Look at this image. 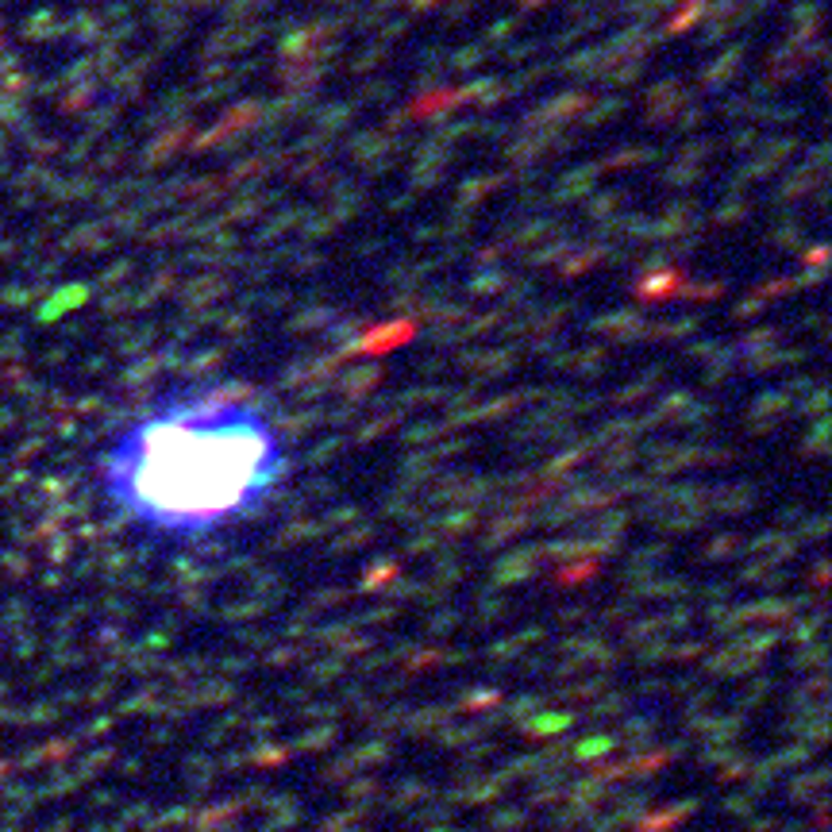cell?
<instances>
[{
    "label": "cell",
    "instance_id": "6da1fadb",
    "mask_svg": "<svg viewBox=\"0 0 832 832\" xmlns=\"http://www.w3.org/2000/svg\"><path fill=\"white\" fill-rule=\"evenodd\" d=\"M289 470V436L263 401L220 382H178L101 443L97 493L147 544L204 547L263 517Z\"/></svg>",
    "mask_w": 832,
    "mask_h": 832
}]
</instances>
